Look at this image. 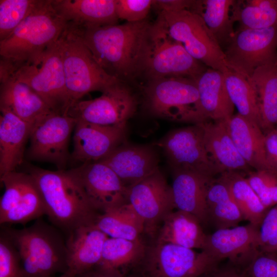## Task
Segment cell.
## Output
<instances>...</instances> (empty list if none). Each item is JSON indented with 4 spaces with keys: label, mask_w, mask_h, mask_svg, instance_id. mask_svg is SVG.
<instances>
[{
    "label": "cell",
    "mask_w": 277,
    "mask_h": 277,
    "mask_svg": "<svg viewBox=\"0 0 277 277\" xmlns=\"http://www.w3.org/2000/svg\"><path fill=\"white\" fill-rule=\"evenodd\" d=\"M101 68L121 81L145 72L151 45V23L83 27L71 24Z\"/></svg>",
    "instance_id": "6da1fadb"
},
{
    "label": "cell",
    "mask_w": 277,
    "mask_h": 277,
    "mask_svg": "<svg viewBox=\"0 0 277 277\" xmlns=\"http://www.w3.org/2000/svg\"><path fill=\"white\" fill-rule=\"evenodd\" d=\"M44 201L46 214L68 234L82 226L94 225L100 213L71 170L51 171L29 167Z\"/></svg>",
    "instance_id": "7a4b0ae2"
},
{
    "label": "cell",
    "mask_w": 277,
    "mask_h": 277,
    "mask_svg": "<svg viewBox=\"0 0 277 277\" xmlns=\"http://www.w3.org/2000/svg\"><path fill=\"white\" fill-rule=\"evenodd\" d=\"M67 25L52 0H39L13 32L0 41L1 59L12 65L37 62L58 41Z\"/></svg>",
    "instance_id": "3957f363"
},
{
    "label": "cell",
    "mask_w": 277,
    "mask_h": 277,
    "mask_svg": "<svg viewBox=\"0 0 277 277\" xmlns=\"http://www.w3.org/2000/svg\"><path fill=\"white\" fill-rule=\"evenodd\" d=\"M2 229L19 253L24 277H53L67 272L66 242L54 227L38 219L22 229Z\"/></svg>",
    "instance_id": "277c9868"
},
{
    "label": "cell",
    "mask_w": 277,
    "mask_h": 277,
    "mask_svg": "<svg viewBox=\"0 0 277 277\" xmlns=\"http://www.w3.org/2000/svg\"><path fill=\"white\" fill-rule=\"evenodd\" d=\"M58 44L67 89L72 104L91 91L103 93L122 83L97 63L71 24L68 23Z\"/></svg>",
    "instance_id": "5b68a950"
},
{
    "label": "cell",
    "mask_w": 277,
    "mask_h": 277,
    "mask_svg": "<svg viewBox=\"0 0 277 277\" xmlns=\"http://www.w3.org/2000/svg\"><path fill=\"white\" fill-rule=\"evenodd\" d=\"M0 75H9L29 86L55 112L68 114L69 95L58 41L37 62L12 65L0 60Z\"/></svg>",
    "instance_id": "8992f818"
},
{
    "label": "cell",
    "mask_w": 277,
    "mask_h": 277,
    "mask_svg": "<svg viewBox=\"0 0 277 277\" xmlns=\"http://www.w3.org/2000/svg\"><path fill=\"white\" fill-rule=\"evenodd\" d=\"M174 41L208 68L229 71L225 53L202 18L188 10L160 11L156 20Z\"/></svg>",
    "instance_id": "52a82bcc"
},
{
    "label": "cell",
    "mask_w": 277,
    "mask_h": 277,
    "mask_svg": "<svg viewBox=\"0 0 277 277\" xmlns=\"http://www.w3.org/2000/svg\"><path fill=\"white\" fill-rule=\"evenodd\" d=\"M144 96L146 109L152 115L196 124L199 92L195 80L175 76L151 78L144 88Z\"/></svg>",
    "instance_id": "ba28073f"
},
{
    "label": "cell",
    "mask_w": 277,
    "mask_h": 277,
    "mask_svg": "<svg viewBox=\"0 0 277 277\" xmlns=\"http://www.w3.org/2000/svg\"><path fill=\"white\" fill-rule=\"evenodd\" d=\"M220 262L205 252L155 242L139 265L141 277H200Z\"/></svg>",
    "instance_id": "9c48e42d"
},
{
    "label": "cell",
    "mask_w": 277,
    "mask_h": 277,
    "mask_svg": "<svg viewBox=\"0 0 277 277\" xmlns=\"http://www.w3.org/2000/svg\"><path fill=\"white\" fill-rule=\"evenodd\" d=\"M224 52L230 69L249 80L257 68L277 62V26L239 28Z\"/></svg>",
    "instance_id": "30bf717a"
},
{
    "label": "cell",
    "mask_w": 277,
    "mask_h": 277,
    "mask_svg": "<svg viewBox=\"0 0 277 277\" xmlns=\"http://www.w3.org/2000/svg\"><path fill=\"white\" fill-rule=\"evenodd\" d=\"M208 67L172 39L157 21L152 24L145 72L149 78L175 76L196 80Z\"/></svg>",
    "instance_id": "8fae6325"
},
{
    "label": "cell",
    "mask_w": 277,
    "mask_h": 277,
    "mask_svg": "<svg viewBox=\"0 0 277 277\" xmlns=\"http://www.w3.org/2000/svg\"><path fill=\"white\" fill-rule=\"evenodd\" d=\"M159 145L172 171H188L211 177L220 174L206 150L200 123L169 131Z\"/></svg>",
    "instance_id": "7c38bea8"
},
{
    "label": "cell",
    "mask_w": 277,
    "mask_h": 277,
    "mask_svg": "<svg viewBox=\"0 0 277 277\" xmlns=\"http://www.w3.org/2000/svg\"><path fill=\"white\" fill-rule=\"evenodd\" d=\"M77 120L68 114L49 113L33 126L27 156L32 161L53 163L65 170L69 153L68 143Z\"/></svg>",
    "instance_id": "4fadbf2b"
},
{
    "label": "cell",
    "mask_w": 277,
    "mask_h": 277,
    "mask_svg": "<svg viewBox=\"0 0 277 277\" xmlns=\"http://www.w3.org/2000/svg\"><path fill=\"white\" fill-rule=\"evenodd\" d=\"M5 191L0 199V223L22 224L46 214L44 201L33 177L17 171L0 177Z\"/></svg>",
    "instance_id": "5bb4252c"
},
{
    "label": "cell",
    "mask_w": 277,
    "mask_h": 277,
    "mask_svg": "<svg viewBox=\"0 0 277 277\" xmlns=\"http://www.w3.org/2000/svg\"><path fill=\"white\" fill-rule=\"evenodd\" d=\"M136 107L135 96L122 83L98 97L75 102L68 114L76 120L97 125H125L134 114Z\"/></svg>",
    "instance_id": "9a60e30c"
},
{
    "label": "cell",
    "mask_w": 277,
    "mask_h": 277,
    "mask_svg": "<svg viewBox=\"0 0 277 277\" xmlns=\"http://www.w3.org/2000/svg\"><path fill=\"white\" fill-rule=\"evenodd\" d=\"M128 203L143 221L144 231L153 235L157 225L175 208L172 188L159 168L128 188Z\"/></svg>",
    "instance_id": "2e32d148"
},
{
    "label": "cell",
    "mask_w": 277,
    "mask_h": 277,
    "mask_svg": "<svg viewBox=\"0 0 277 277\" xmlns=\"http://www.w3.org/2000/svg\"><path fill=\"white\" fill-rule=\"evenodd\" d=\"M260 227L244 226L216 229L207 234L202 251L221 262H228L245 269L260 251Z\"/></svg>",
    "instance_id": "e0dca14e"
},
{
    "label": "cell",
    "mask_w": 277,
    "mask_h": 277,
    "mask_svg": "<svg viewBox=\"0 0 277 277\" xmlns=\"http://www.w3.org/2000/svg\"><path fill=\"white\" fill-rule=\"evenodd\" d=\"M70 170L100 213L128 203V188L105 164L100 162L86 163Z\"/></svg>",
    "instance_id": "ac0fdd59"
},
{
    "label": "cell",
    "mask_w": 277,
    "mask_h": 277,
    "mask_svg": "<svg viewBox=\"0 0 277 277\" xmlns=\"http://www.w3.org/2000/svg\"><path fill=\"white\" fill-rule=\"evenodd\" d=\"M72 157L82 164L98 162L125 142L126 125L104 126L77 120Z\"/></svg>",
    "instance_id": "d6986e66"
},
{
    "label": "cell",
    "mask_w": 277,
    "mask_h": 277,
    "mask_svg": "<svg viewBox=\"0 0 277 277\" xmlns=\"http://www.w3.org/2000/svg\"><path fill=\"white\" fill-rule=\"evenodd\" d=\"M109 167L128 188L152 174L159 167V154L152 147L123 142L98 161Z\"/></svg>",
    "instance_id": "ffe728a7"
},
{
    "label": "cell",
    "mask_w": 277,
    "mask_h": 277,
    "mask_svg": "<svg viewBox=\"0 0 277 277\" xmlns=\"http://www.w3.org/2000/svg\"><path fill=\"white\" fill-rule=\"evenodd\" d=\"M195 81L199 92L195 108L196 124L228 120L233 115L234 106L228 95L223 72L208 68Z\"/></svg>",
    "instance_id": "44dd1931"
},
{
    "label": "cell",
    "mask_w": 277,
    "mask_h": 277,
    "mask_svg": "<svg viewBox=\"0 0 277 277\" xmlns=\"http://www.w3.org/2000/svg\"><path fill=\"white\" fill-rule=\"evenodd\" d=\"M11 112L32 127L53 111L29 86L9 75H0V110Z\"/></svg>",
    "instance_id": "7402d4cb"
},
{
    "label": "cell",
    "mask_w": 277,
    "mask_h": 277,
    "mask_svg": "<svg viewBox=\"0 0 277 277\" xmlns=\"http://www.w3.org/2000/svg\"><path fill=\"white\" fill-rule=\"evenodd\" d=\"M108 238L94 225L82 226L70 233L66 241L67 273L75 277L93 270Z\"/></svg>",
    "instance_id": "603a6c76"
},
{
    "label": "cell",
    "mask_w": 277,
    "mask_h": 277,
    "mask_svg": "<svg viewBox=\"0 0 277 277\" xmlns=\"http://www.w3.org/2000/svg\"><path fill=\"white\" fill-rule=\"evenodd\" d=\"M228 120L200 123L206 150L220 174L227 171H247L250 168L240 154L231 138L228 128Z\"/></svg>",
    "instance_id": "cb8c5ba5"
},
{
    "label": "cell",
    "mask_w": 277,
    "mask_h": 277,
    "mask_svg": "<svg viewBox=\"0 0 277 277\" xmlns=\"http://www.w3.org/2000/svg\"><path fill=\"white\" fill-rule=\"evenodd\" d=\"M147 248L140 239L130 240L108 237L101 260L93 271L113 277L128 275L143 261Z\"/></svg>",
    "instance_id": "d4e9b609"
},
{
    "label": "cell",
    "mask_w": 277,
    "mask_h": 277,
    "mask_svg": "<svg viewBox=\"0 0 277 277\" xmlns=\"http://www.w3.org/2000/svg\"><path fill=\"white\" fill-rule=\"evenodd\" d=\"M172 172L171 188L175 208L194 215L202 224L207 223V193L214 177L188 171Z\"/></svg>",
    "instance_id": "484cf974"
},
{
    "label": "cell",
    "mask_w": 277,
    "mask_h": 277,
    "mask_svg": "<svg viewBox=\"0 0 277 277\" xmlns=\"http://www.w3.org/2000/svg\"><path fill=\"white\" fill-rule=\"evenodd\" d=\"M115 0H52L57 13L67 22L83 27L117 25Z\"/></svg>",
    "instance_id": "4316f807"
},
{
    "label": "cell",
    "mask_w": 277,
    "mask_h": 277,
    "mask_svg": "<svg viewBox=\"0 0 277 277\" xmlns=\"http://www.w3.org/2000/svg\"><path fill=\"white\" fill-rule=\"evenodd\" d=\"M32 127L11 112L2 110L0 115V177L23 162Z\"/></svg>",
    "instance_id": "83f0119b"
},
{
    "label": "cell",
    "mask_w": 277,
    "mask_h": 277,
    "mask_svg": "<svg viewBox=\"0 0 277 277\" xmlns=\"http://www.w3.org/2000/svg\"><path fill=\"white\" fill-rule=\"evenodd\" d=\"M227 125L238 150L250 167L271 171L266 158L265 134L259 125L237 113L227 120Z\"/></svg>",
    "instance_id": "f1b7e54d"
},
{
    "label": "cell",
    "mask_w": 277,
    "mask_h": 277,
    "mask_svg": "<svg viewBox=\"0 0 277 277\" xmlns=\"http://www.w3.org/2000/svg\"><path fill=\"white\" fill-rule=\"evenodd\" d=\"M162 222L156 242L192 249H203L207 234L204 233L200 221L194 215L180 210L172 211Z\"/></svg>",
    "instance_id": "f546056e"
},
{
    "label": "cell",
    "mask_w": 277,
    "mask_h": 277,
    "mask_svg": "<svg viewBox=\"0 0 277 277\" xmlns=\"http://www.w3.org/2000/svg\"><path fill=\"white\" fill-rule=\"evenodd\" d=\"M249 80L256 92L260 127L266 134L277 125V62L257 68Z\"/></svg>",
    "instance_id": "4dcf8cb0"
},
{
    "label": "cell",
    "mask_w": 277,
    "mask_h": 277,
    "mask_svg": "<svg viewBox=\"0 0 277 277\" xmlns=\"http://www.w3.org/2000/svg\"><path fill=\"white\" fill-rule=\"evenodd\" d=\"M206 206L208 222L216 229L238 226L244 220L227 185L219 177L214 178L209 185Z\"/></svg>",
    "instance_id": "1f68e13d"
},
{
    "label": "cell",
    "mask_w": 277,
    "mask_h": 277,
    "mask_svg": "<svg viewBox=\"0 0 277 277\" xmlns=\"http://www.w3.org/2000/svg\"><path fill=\"white\" fill-rule=\"evenodd\" d=\"M219 175V178L227 185L244 220L260 227L269 209L264 206L246 177L237 171H227Z\"/></svg>",
    "instance_id": "d6a6232c"
},
{
    "label": "cell",
    "mask_w": 277,
    "mask_h": 277,
    "mask_svg": "<svg viewBox=\"0 0 277 277\" xmlns=\"http://www.w3.org/2000/svg\"><path fill=\"white\" fill-rule=\"evenodd\" d=\"M108 237L140 239L145 229L143 221L129 203L101 213L94 224Z\"/></svg>",
    "instance_id": "836d02e7"
},
{
    "label": "cell",
    "mask_w": 277,
    "mask_h": 277,
    "mask_svg": "<svg viewBox=\"0 0 277 277\" xmlns=\"http://www.w3.org/2000/svg\"><path fill=\"white\" fill-rule=\"evenodd\" d=\"M223 73L228 95L238 113L260 127L257 94L250 81L232 70Z\"/></svg>",
    "instance_id": "e575fe53"
},
{
    "label": "cell",
    "mask_w": 277,
    "mask_h": 277,
    "mask_svg": "<svg viewBox=\"0 0 277 277\" xmlns=\"http://www.w3.org/2000/svg\"><path fill=\"white\" fill-rule=\"evenodd\" d=\"M234 3L232 0H205L198 14L221 46L227 45L235 32L229 14Z\"/></svg>",
    "instance_id": "d590c367"
},
{
    "label": "cell",
    "mask_w": 277,
    "mask_h": 277,
    "mask_svg": "<svg viewBox=\"0 0 277 277\" xmlns=\"http://www.w3.org/2000/svg\"><path fill=\"white\" fill-rule=\"evenodd\" d=\"M39 0L0 1V41L8 37L33 10Z\"/></svg>",
    "instance_id": "8d00e7d4"
},
{
    "label": "cell",
    "mask_w": 277,
    "mask_h": 277,
    "mask_svg": "<svg viewBox=\"0 0 277 277\" xmlns=\"http://www.w3.org/2000/svg\"><path fill=\"white\" fill-rule=\"evenodd\" d=\"M234 10L231 17L233 22H239L240 28L261 29L277 26V9L247 4Z\"/></svg>",
    "instance_id": "74e56055"
},
{
    "label": "cell",
    "mask_w": 277,
    "mask_h": 277,
    "mask_svg": "<svg viewBox=\"0 0 277 277\" xmlns=\"http://www.w3.org/2000/svg\"><path fill=\"white\" fill-rule=\"evenodd\" d=\"M249 185L268 209L277 204V174L267 170L249 172Z\"/></svg>",
    "instance_id": "f35d334b"
},
{
    "label": "cell",
    "mask_w": 277,
    "mask_h": 277,
    "mask_svg": "<svg viewBox=\"0 0 277 277\" xmlns=\"http://www.w3.org/2000/svg\"><path fill=\"white\" fill-rule=\"evenodd\" d=\"M0 277H24L19 253L2 229L0 236Z\"/></svg>",
    "instance_id": "ab89813d"
},
{
    "label": "cell",
    "mask_w": 277,
    "mask_h": 277,
    "mask_svg": "<svg viewBox=\"0 0 277 277\" xmlns=\"http://www.w3.org/2000/svg\"><path fill=\"white\" fill-rule=\"evenodd\" d=\"M260 251L277 254V204L270 208L260 227Z\"/></svg>",
    "instance_id": "60d3db41"
},
{
    "label": "cell",
    "mask_w": 277,
    "mask_h": 277,
    "mask_svg": "<svg viewBox=\"0 0 277 277\" xmlns=\"http://www.w3.org/2000/svg\"><path fill=\"white\" fill-rule=\"evenodd\" d=\"M115 1L118 18L127 22H137L146 19L153 4L152 0Z\"/></svg>",
    "instance_id": "b9f144b4"
},
{
    "label": "cell",
    "mask_w": 277,
    "mask_h": 277,
    "mask_svg": "<svg viewBox=\"0 0 277 277\" xmlns=\"http://www.w3.org/2000/svg\"><path fill=\"white\" fill-rule=\"evenodd\" d=\"M245 270L247 277H277V254L260 252Z\"/></svg>",
    "instance_id": "7bdbcfd3"
},
{
    "label": "cell",
    "mask_w": 277,
    "mask_h": 277,
    "mask_svg": "<svg viewBox=\"0 0 277 277\" xmlns=\"http://www.w3.org/2000/svg\"><path fill=\"white\" fill-rule=\"evenodd\" d=\"M198 1L188 0H157L153 1L152 6L160 11L174 12L188 10L193 12L196 8Z\"/></svg>",
    "instance_id": "ee69618b"
},
{
    "label": "cell",
    "mask_w": 277,
    "mask_h": 277,
    "mask_svg": "<svg viewBox=\"0 0 277 277\" xmlns=\"http://www.w3.org/2000/svg\"><path fill=\"white\" fill-rule=\"evenodd\" d=\"M265 148L267 164L277 174V131L275 129L265 134Z\"/></svg>",
    "instance_id": "f6af8a7d"
},
{
    "label": "cell",
    "mask_w": 277,
    "mask_h": 277,
    "mask_svg": "<svg viewBox=\"0 0 277 277\" xmlns=\"http://www.w3.org/2000/svg\"><path fill=\"white\" fill-rule=\"evenodd\" d=\"M200 277H247L245 269L229 262L218 265Z\"/></svg>",
    "instance_id": "bcb514c9"
},
{
    "label": "cell",
    "mask_w": 277,
    "mask_h": 277,
    "mask_svg": "<svg viewBox=\"0 0 277 277\" xmlns=\"http://www.w3.org/2000/svg\"><path fill=\"white\" fill-rule=\"evenodd\" d=\"M246 4L261 8L277 9V0H250Z\"/></svg>",
    "instance_id": "7dc6e473"
},
{
    "label": "cell",
    "mask_w": 277,
    "mask_h": 277,
    "mask_svg": "<svg viewBox=\"0 0 277 277\" xmlns=\"http://www.w3.org/2000/svg\"><path fill=\"white\" fill-rule=\"evenodd\" d=\"M75 277H113V276L103 275V274L98 273L97 272H96L95 271H92L87 273L80 275ZM123 277H141V276L139 275L138 274V275L128 274Z\"/></svg>",
    "instance_id": "c3c4849f"
},
{
    "label": "cell",
    "mask_w": 277,
    "mask_h": 277,
    "mask_svg": "<svg viewBox=\"0 0 277 277\" xmlns=\"http://www.w3.org/2000/svg\"><path fill=\"white\" fill-rule=\"evenodd\" d=\"M53 277H56V276H53ZM57 277H74V276H73V275L68 273H65L62 274L60 276H57Z\"/></svg>",
    "instance_id": "681fc988"
},
{
    "label": "cell",
    "mask_w": 277,
    "mask_h": 277,
    "mask_svg": "<svg viewBox=\"0 0 277 277\" xmlns=\"http://www.w3.org/2000/svg\"><path fill=\"white\" fill-rule=\"evenodd\" d=\"M274 129H275V130H276V131H277V125H276V126H275V128H274Z\"/></svg>",
    "instance_id": "f907efd6"
}]
</instances>
